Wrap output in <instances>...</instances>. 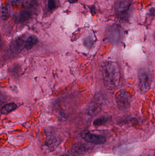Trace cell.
<instances>
[{"instance_id": "obj_6", "label": "cell", "mask_w": 155, "mask_h": 156, "mask_svg": "<svg viewBox=\"0 0 155 156\" xmlns=\"http://www.w3.org/2000/svg\"><path fill=\"white\" fill-rule=\"evenodd\" d=\"M87 148L83 145H77L69 149L66 153L67 156H82L86 153Z\"/></svg>"}, {"instance_id": "obj_2", "label": "cell", "mask_w": 155, "mask_h": 156, "mask_svg": "<svg viewBox=\"0 0 155 156\" xmlns=\"http://www.w3.org/2000/svg\"><path fill=\"white\" fill-rule=\"evenodd\" d=\"M138 77L140 90L145 93L149 90L152 84L153 76L151 71L148 69H143L139 71Z\"/></svg>"}, {"instance_id": "obj_10", "label": "cell", "mask_w": 155, "mask_h": 156, "mask_svg": "<svg viewBox=\"0 0 155 156\" xmlns=\"http://www.w3.org/2000/svg\"><path fill=\"white\" fill-rule=\"evenodd\" d=\"M17 108V105L13 103L7 104L2 107L1 110L2 114L6 115L13 112Z\"/></svg>"}, {"instance_id": "obj_5", "label": "cell", "mask_w": 155, "mask_h": 156, "mask_svg": "<svg viewBox=\"0 0 155 156\" xmlns=\"http://www.w3.org/2000/svg\"><path fill=\"white\" fill-rule=\"evenodd\" d=\"M81 137L88 143L96 145L103 144L106 142L105 137L103 136L92 133L88 131H83L81 133Z\"/></svg>"}, {"instance_id": "obj_9", "label": "cell", "mask_w": 155, "mask_h": 156, "mask_svg": "<svg viewBox=\"0 0 155 156\" xmlns=\"http://www.w3.org/2000/svg\"><path fill=\"white\" fill-rule=\"evenodd\" d=\"M38 37L35 36H31L26 39L25 41V48L27 50L31 49L38 42Z\"/></svg>"}, {"instance_id": "obj_11", "label": "cell", "mask_w": 155, "mask_h": 156, "mask_svg": "<svg viewBox=\"0 0 155 156\" xmlns=\"http://www.w3.org/2000/svg\"><path fill=\"white\" fill-rule=\"evenodd\" d=\"M109 118L107 117H102L96 119L93 122V125L95 126H100L104 124L109 121Z\"/></svg>"}, {"instance_id": "obj_1", "label": "cell", "mask_w": 155, "mask_h": 156, "mask_svg": "<svg viewBox=\"0 0 155 156\" xmlns=\"http://www.w3.org/2000/svg\"><path fill=\"white\" fill-rule=\"evenodd\" d=\"M102 75L105 86L109 90H113L118 86L120 80L119 66L115 62H106L102 67Z\"/></svg>"}, {"instance_id": "obj_15", "label": "cell", "mask_w": 155, "mask_h": 156, "mask_svg": "<svg viewBox=\"0 0 155 156\" xmlns=\"http://www.w3.org/2000/svg\"><path fill=\"white\" fill-rule=\"evenodd\" d=\"M47 6L50 11L54 10L56 7V0H48Z\"/></svg>"}, {"instance_id": "obj_13", "label": "cell", "mask_w": 155, "mask_h": 156, "mask_svg": "<svg viewBox=\"0 0 155 156\" xmlns=\"http://www.w3.org/2000/svg\"><path fill=\"white\" fill-rule=\"evenodd\" d=\"M10 10L8 6H3L1 8V17L3 18H7L10 16Z\"/></svg>"}, {"instance_id": "obj_12", "label": "cell", "mask_w": 155, "mask_h": 156, "mask_svg": "<svg viewBox=\"0 0 155 156\" xmlns=\"http://www.w3.org/2000/svg\"><path fill=\"white\" fill-rule=\"evenodd\" d=\"M23 3L26 9H31L36 5V0H23Z\"/></svg>"}, {"instance_id": "obj_14", "label": "cell", "mask_w": 155, "mask_h": 156, "mask_svg": "<svg viewBox=\"0 0 155 156\" xmlns=\"http://www.w3.org/2000/svg\"><path fill=\"white\" fill-rule=\"evenodd\" d=\"M47 138V145L49 147H54L56 145L57 141L54 136H48Z\"/></svg>"}, {"instance_id": "obj_7", "label": "cell", "mask_w": 155, "mask_h": 156, "mask_svg": "<svg viewBox=\"0 0 155 156\" xmlns=\"http://www.w3.org/2000/svg\"><path fill=\"white\" fill-rule=\"evenodd\" d=\"M25 41L22 38H18L11 44V50L14 53H20L25 46Z\"/></svg>"}, {"instance_id": "obj_16", "label": "cell", "mask_w": 155, "mask_h": 156, "mask_svg": "<svg viewBox=\"0 0 155 156\" xmlns=\"http://www.w3.org/2000/svg\"><path fill=\"white\" fill-rule=\"evenodd\" d=\"M9 1L11 4L15 5L22 3L23 0H9Z\"/></svg>"}, {"instance_id": "obj_4", "label": "cell", "mask_w": 155, "mask_h": 156, "mask_svg": "<svg viewBox=\"0 0 155 156\" xmlns=\"http://www.w3.org/2000/svg\"><path fill=\"white\" fill-rule=\"evenodd\" d=\"M131 3V0L116 1L115 9L116 14L118 18L122 20H125L127 18Z\"/></svg>"}, {"instance_id": "obj_8", "label": "cell", "mask_w": 155, "mask_h": 156, "mask_svg": "<svg viewBox=\"0 0 155 156\" xmlns=\"http://www.w3.org/2000/svg\"><path fill=\"white\" fill-rule=\"evenodd\" d=\"M32 13L29 9L23 10L15 16V21L17 23H22L25 22L31 17Z\"/></svg>"}, {"instance_id": "obj_3", "label": "cell", "mask_w": 155, "mask_h": 156, "mask_svg": "<svg viewBox=\"0 0 155 156\" xmlns=\"http://www.w3.org/2000/svg\"><path fill=\"white\" fill-rule=\"evenodd\" d=\"M116 101L118 108L120 110L129 109L131 106L132 97L128 92L125 90H121L116 92L115 95Z\"/></svg>"}, {"instance_id": "obj_17", "label": "cell", "mask_w": 155, "mask_h": 156, "mask_svg": "<svg viewBox=\"0 0 155 156\" xmlns=\"http://www.w3.org/2000/svg\"><path fill=\"white\" fill-rule=\"evenodd\" d=\"M67 1L71 3H75L78 1V0H67Z\"/></svg>"}]
</instances>
